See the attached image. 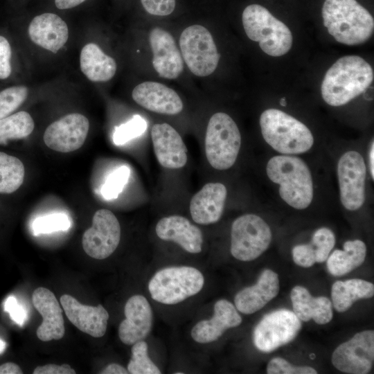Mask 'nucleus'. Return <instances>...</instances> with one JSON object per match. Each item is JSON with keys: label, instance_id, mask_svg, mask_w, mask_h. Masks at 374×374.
Returning <instances> with one entry per match:
<instances>
[{"label": "nucleus", "instance_id": "obj_8", "mask_svg": "<svg viewBox=\"0 0 374 374\" xmlns=\"http://www.w3.org/2000/svg\"><path fill=\"white\" fill-rule=\"evenodd\" d=\"M181 56L194 75L205 77L213 73L220 60V54L209 30L195 24L185 28L179 37Z\"/></svg>", "mask_w": 374, "mask_h": 374}, {"label": "nucleus", "instance_id": "obj_4", "mask_svg": "<svg viewBox=\"0 0 374 374\" xmlns=\"http://www.w3.org/2000/svg\"><path fill=\"white\" fill-rule=\"evenodd\" d=\"M260 126L265 141L281 154L303 153L313 145L314 137L309 128L281 110H265L260 116Z\"/></svg>", "mask_w": 374, "mask_h": 374}, {"label": "nucleus", "instance_id": "obj_11", "mask_svg": "<svg viewBox=\"0 0 374 374\" xmlns=\"http://www.w3.org/2000/svg\"><path fill=\"white\" fill-rule=\"evenodd\" d=\"M337 177L342 205L356 211L366 199V168L362 156L356 151L343 154L337 163Z\"/></svg>", "mask_w": 374, "mask_h": 374}, {"label": "nucleus", "instance_id": "obj_12", "mask_svg": "<svg viewBox=\"0 0 374 374\" xmlns=\"http://www.w3.org/2000/svg\"><path fill=\"white\" fill-rule=\"evenodd\" d=\"M121 226L115 215L102 208L93 215L92 226L82 235V244L90 257L103 260L112 255L118 246Z\"/></svg>", "mask_w": 374, "mask_h": 374}, {"label": "nucleus", "instance_id": "obj_37", "mask_svg": "<svg viewBox=\"0 0 374 374\" xmlns=\"http://www.w3.org/2000/svg\"><path fill=\"white\" fill-rule=\"evenodd\" d=\"M130 170L128 167L123 166L112 172L103 184L101 193L106 199H116L127 183Z\"/></svg>", "mask_w": 374, "mask_h": 374}, {"label": "nucleus", "instance_id": "obj_45", "mask_svg": "<svg viewBox=\"0 0 374 374\" xmlns=\"http://www.w3.org/2000/svg\"><path fill=\"white\" fill-rule=\"evenodd\" d=\"M100 373L103 374H127V370L120 364H110L107 365Z\"/></svg>", "mask_w": 374, "mask_h": 374}, {"label": "nucleus", "instance_id": "obj_23", "mask_svg": "<svg viewBox=\"0 0 374 374\" xmlns=\"http://www.w3.org/2000/svg\"><path fill=\"white\" fill-rule=\"evenodd\" d=\"M155 231L160 239L172 241L190 253L202 251L203 235L201 230L183 216L170 215L161 218L157 222Z\"/></svg>", "mask_w": 374, "mask_h": 374}, {"label": "nucleus", "instance_id": "obj_9", "mask_svg": "<svg viewBox=\"0 0 374 374\" xmlns=\"http://www.w3.org/2000/svg\"><path fill=\"white\" fill-rule=\"evenodd\" d=\"M271 231L260 217L245 214L236 218L231 231V253L241 261L255 260L269 246Z\"/></svg>", "mask_w": 374, "mask_h": 374}, {"label": "nucleus", "instance_id": "obj_7", "mask_svg": "<svg viewBox=\"0 0 374 374\" xmlns=\"http://www.w3.org/2000/svg\"><path fill=\"white\" fill-rule=\"evenodd\" d=\"M241 145L240 130L227 114H214L208 123L205 136V152L210 165L224 170L235 163Z\"/></svg>", "mask_w": 374, "mask_h": 374}, {"label": "nucleus", "instance_id": "obj_2", "mask_svg": "<svg viewBox=\"0 0 374 374\" xmlns=\"http://www.w3.org/2000/svg\"><path fill=\"white\" fill-rule=\"evenodd\" d=\"M321 14L324 26L339 43L359 45L373 35V17L356 0H325Z\"/></svg>", "mask_w": 374, "mask_h": 374}, {"label": "nucleus", "instance_id": "obj_21", "mask_svg": "<svg viewBox=\"0 0 374 374\" xmlns=\"http://www.w3.org/2000/svg\"><path fill=\"white\" fill-rule=\"evenodd\" d=\"M241 323L242 317L235 307L229 301L220 299L214 305L213 316L197 323L190 335L197 343H211L218 339L227 329L237 327Z\"/></svg>", "mask_w": 374, "mask_h": 374}, {"label": "nucleus", "instance_id": "obj_25", "mask_svg": "<svg viewBox=\"0 0 374 374\" xmlns=\"http://www.w3.org/2000/svg\"><path fill=\"white\" fill-rule=\"evenodd\" d=\"M28 34L35 44L55 53L67 42L69 29L66 22L58 15L43 13L31 21Z\"/></svg>", "mask_w": 374, "mask_h": 374}, {"label": "nucleus", "instance_id": "obj_34", "mask_svg": "<svg viewBox=\"0 0 374 374\" xmlns=\"http://www.w3.org/2000/svg\"><path fill=\"white\" fill-rule=\"evenodd\" d=\"M28 89L24 86H15L0 91V119L8 116L26 100Z\"/></svg>", "mask_w": 374, "mask_h": 374}, {"label": "nucleus", "instance_id": "obj_26", "mask_svg": "<svg viewBox=\"0 0 374 374\" xmlns=\"http://www.w3.org/2000/svg\"><path fill=\"white\" fill-rule=\"evenodd\" d=\"M293 312L303 321L313 319L319 325L329 323L332 319V304L325 296H312L304 287L295 286L290 293Z\"/></svg>", "mask_w": 374, "mask_h": 374}, {"label": "nucleus", "instance_id": "obj_22", "mask_svg": "<svg viewBox=\"0 0 374 374\" xmlns=\"http://www.w3.org/2000/svg\"><path fill=\"white\" fill-rule=\"evenodd\" d=\"M226 195L224 184L219 182L205 184L190 200V212L193 221L199 224L218 222L224 211Z\"/></svg>", "mask_w": 374, "mask_h": 374}, {"label": "nucleus", "instance_id": "obj_13", "mask_svg": "<svg viewBox=\"0 0 374 374\" xmlns=\"http://www.w3.org/2000/svg\"><path fill=\"white\" fill-rule=\"evenodd\" d=\"M374 360V332L365 330L341 344L332 353V364L339 371L349 374H366Z\"/></svg>", "mask_w": 374, "mask_h": 374}, {"label": "nucleus", "instance_id": "obj_31", "mask_svg": "<svg viewBox=\"0 0 374 374\" xmlns=\"http://www.w3.org/2000/svg\"><path fill=\"white\" fill-rule=\"evenodd\" d=\"M34 127L33 118L24 111L0 119V145H6L9 140L27 137L32 133Z\"/></svg>", "mask_w": 374, "mask_h": 374}, {"label": "nucleus", "instance_id": "obj_14", "mask_svg": "<svg viewBox=\"0 0 374 374\" xmlns=\"http://www.w3.org/2000/svg\"><path fill=\"white\" fill-rule=\"evenodd\" d=\"M89 121L79 113L69 114L54 121L46 129L43 139L47 147L60 152H71L84 144Z\"/></svg>", "mask_w": 374, "mask_h": 374}, {"label": "nucleus", "instance_id": "obj_1", "mask_svg": "<svg viewBox=\"0 0 374 374\" xmlns=\"http://www.w3.org/2000/svg\"><path fill=\"white\" fill-rule=\"evenodd\" d=\"M371 66L362 57L346 55L326 71L321 86L323 100L338 107L365 92L373 81Z\"/></svg>", "mask_w": 374, "mask_h": 374}, {"label": "nucleus", "instance_id": "obj_40", "mask_svg": "<svg viewBox=\"0 0 374 374\" xmlns=\"http://www.w3.org/2000/svg\"><path fill=\"white\" fill-rule=\"evenodd\" d=\"M294 262L303 267H310L316 262L315 252L311 244H299L292 250Z\"/></svg>", "mask_w": 374, "mask_h": 374}, {"label": "nucleus", "instance_id": "obj_42", "mask_svg": "<svg viewBox=\"0 0 374 374\" xmlns=\"http://www.w3.org/2000/svg\"><path fill=\"white\" fill-rule=\"evenodd\" d=\"M11 53L8 41L0 35V79H6L11 73Z\"/></svg>", "mask_w": 374, "mask_h": 374}, {"label": "nucleus", "instance_id": "obj_30", "mask_svg": "<svg viewBox=\"0 0 374 374\" xmlns=\"http://www.w3.org/2000/svg\"><path fill=\"white\" fill-rule=\"evenodd\" d=\"M25 168L21 161L0 152V193H14L22 185Z\"/></svg>", "mask_w": 374, "mask_h": 374}, {"label": "nucleus", "instance_id": "obj_3", "mask_svg": "<svg viewBox=\"0 0 374 374\" xmlns=\"http://www.w3.org/2000/svg\"><path fill=\"white\" fill-rule=\"evenodd\" d=\"M269 179L279 185L281 199L296 209H305L313 198V184L307 164L299 157L283 154L271 158L266 167Z\"/></svg>", "mask_w": 374, "mask_h": 374}, {"label": "nucleus", "instance_id": "obj_16", "mask_svg": "<svg viewBox=\"0 0 374 374\" xmlns=\"http://www.w3.org/2000/svg\"><path fill=\"white\" fill-rule=\"evenodd\" d=\"M125 319L118 327V337L126 345L143 340L150 332L153 314L150 305L142 295H134L126 302L124 308Z\"/></svg>", "mask_w": 374, "mask_h": 374}, {"label": "nucleus", "instance_id": "obj_17", "mask_svg": "<svg viewBox=\"0 0 374 374\" xmlns=\"http://www.w3.org/2000/svg\"><path fill=\"white\" fill-rule=\"evenodd\" d=\"M154 151L161 166L169 169L184 167L187 148L177 130L168 123L154 124L151 130Z\"/></svg>", "mask_w": 374, "mask_h": 374}, {"label": "nucleus", "instance_id": "obj_35", "mask_svg": "<svg viewBox=\"0 0 374 374\" xmlns=\"http://www.w3.org/2000/svg\"><path fill=\"white\" fill-rule=\"evenodd\" d=\"M67 215L63 213H54L39 217L33 223L35 235L51 233L59 231H66L70 227Z\"/></svg>", "mask_w": 374, "mask_h": 374}, {"label": "nucleus", "instance_id": "obj_46", "mask_svg": "<svg viewBox=\"0 0 374 374\" xmlns=\"http://www.w3.org/2000/svg\"><path fill=\"white\" fill-rule=\"evenodd\" d=\"M86 0H55V6L59 9L72 8L83 3Z\"/></svg>", "mask_w": 374, "mask_h": 374}, {"label": "nucleus", "instance_id": "obj_10", "mask_svg": "<svg viewBox=\"0 0 374 374\" xmlns=\"http://www.w3.org/2000/svg\"><path fill=\"white\" fill-rule=\"evenodd\" d=\"M301 328V320L287 309L265 315L253 332V342L258 350L270 353L292 341Z\"/></svg>", "mask_w": 374, "mask_h": 374}, {"label": "nucleus", "instance_id": "obj_48", "mask_svg": "<svg viewBox=\"0 0 374 374\" xmlns=\"http://www.w3.org/2000/svg\"><path fill=\"white\" fill-rule=\"evenodd\" d=\"M6 347V344L0 338V354L3 353Z\"/></svg>", "mask_w": 374, "mask_h": 374}, {"label": "nucleus", "instance_id": "obj_29", "mask_svg": "<svg viewBox=\"0 0 374 374\" xmlns=\"http://www.w3.org/2000/svg\"><path fill=\"white\" fill-rule=\"evenodd\" d=\"M366 247L360 240H348L344 244V250L335 249L327 258V268L335 276L345 275L364 262Z\"/></svg>", "mask_w": 374, "mask_h": 374}, {"label": "nucleus", "instance_id": "obj_6", "mask_svg": "<svg viewBox=\"0 0 374 374\" xmlns=\"http://www.w3.org/2000/svg\"><path fill=\"white\" fill-rule=\"evenodd\" d=\"M204 284V276L196 268L169 267L154 274L149 281L148 290L154 301L174 305L199 293Z\"/></svg>", "mask_w": 374, "mask_h": 374}, {"label": "nucleus", "instance_id": "obj_38", "mask_svg": "<svg viewBox=\"0 0 374 374\" xmlns=\"http://www.w3.org/2000/svg\"><path fill=\"white\" fill-rule=\"evenodd\" d=\"M268 374H316L317 371L310 366H293L281 357L271 359L267 366Z\"/></svg>", "mask_w": 374, "mask_h": 374}, {"label": "nucleus", "instance_id": "obj_27", "mask_svg": "<svg viewBox=\"0 0 374 374\" xmlns=\"http://www.w3.org/2000/svg\"><path fill=\"white\" fill-rule=\"evenodd\" d=\"M82 72L92 82H107L111 80L116 71V63L114 58L106 55L94 43L86 44L80 55Z\"/></svg>", "mask_w": 374, "mask_h": 374}, {"label": "nucleus", "instance_id": "obj_44", "mask_svg": "<svg viewBox=\"0 0 374 374\" xmlns=\"http://www.w3.org/2000/svg\"><path fill=\"white\" fill-rule=\"evenodd\" d=\"M21 368L12 362H7L0 366V374H21Z\"/></svg>", "mask_w": 374, "mask_h": 374}, {"label": "nucleus", "instance_id": "obj_24", "mask_svg": "<svg viewBox=\"0 0 374 374\" xmlns=\"http://www.w3.org/2000/svg\"><path fill=\"white\" fill-rule=\"evenodd\" d=\"M278 292V274L272 270L265 269L255 285L245 287L236 294L234 298L235 308L243 314H253L275 298Z\"/></svg>", "mask_w": 374, "mask_h": 374}, {"label": "nucleus", "instance_id": "obj_49", "mask_svg": "<svg viewBox=\"0 0 374 374\" xmlns=\"http://www.w3.org/2000/svg\"><path fill=\"white\" fill-rule=\"evenodd\" d=\"M280 104L281 106H283V107L286 106L287 102H286L285 98H282L280 100Z\"/></svg>", "mask_w": 374, "mask_h": 374}, {"label": "nucleus", "instance_id": "obj_5", "mask_svg": "<svg viewBox=\"0 0 374 374\" xmlns=\"http://www.w3.org/2000/svg\"><path fill=\"white\" fill-rule=\"evenodd\" d=\"M242 21L247 36L258 42L266 54L280 57L291 49V30L264 6L257 3L247 6L242 12Z\"/></svg>", "mask_w": 374, "mask_h": 374}, {"label": "nucleus", "instance_id": "obj_43", "mask_svg": "<svg viewBox=\"0 0 374 374\" xmlns=\"http://www.w3.org/2000/svg\"><path fill=\"white\" fill-rule=\"evenodd\" d=\"M33 373L34 374H74L75 371L69 364H49L37 366Z\"/></svg>", "mask_w": 374, "mask_h": 374}, {"label": "nucleus", "instance_id": "obj_32", "mask_svg": "<svg viewBox=\"0 0 374 374\" xmlns=\"http://www.w3.org/2000/svg\"><path fill=\"white\" fill-rule=\"evenodd\" d=\"M148 344L143 340L133 344L132 357L127 364V371L131 374H160L159 368L150 359Z\"/></svg>", "mask_w": 374, "mask_h": 374}, {"label": "nucleus", "instance_id": "obj_39", "mask_svg": "<svg viewBox=\"0 0 374 374\" xmlns=\"http://www.w3.org/2000/svg\"><path fill=\"white\" fill-rule=\"evenodd\" d=\"M147 12L155 16H167L175 8V0H141Z\"/></svg>", "mask_w": 374, "mask_h": 374}, {"label": "nucleus", "instance_id": "obj_15", "mask_svg": "<svg viewBox=\"0 0 374 374\" xmlns=\"http://www.w3.org/2000/svg\"><path fill=\"white\" fill-rule=\"evenodd\" d=\"M152 65L158 75L166 79L178 78L184 70V61L175 39L167 30L156 27L149 34Z\"/></svg>", "mask_w": 374, "mask_h": 374}, {"label": "nucleus", "instance_id": "obj_18", "mask_svg": "<svg viewBox=\"0 0 374 374\" xmlns=\"http://www.w3.org/2000/svg\"><path fill=\"white\" fill-rule=\"evenodd\" d=\"M60 303L69 320L80 331L96 338L104 336L109 314L103 305H83L69 294L60 297Z\"/></svg>", "mask_w": 374, "mask_h": 374}, {"label": "nucleus", "instance_id": "obj_33", "mask_svg": "<svg viewBox=\"0 0 374 374\" xmlns=\"http://www.w3.org/2000/svg\"><path fill=\"white\" fill-rule=\"evenodd\" d=\"M147 128L145 120L136 114L127 122L115 127L113 141L116 145H123L142 135Z\"/></svg>", "mask_w": 374, "mask_h": 374}, {"label": "nucleus", "instance_id": "obj_41", "mask_svg": "<svg viewBox=\"0 0 374 374\" xmlns=\"http://www.w3.org/2000/svg\"><path fill=\"white\" fill-rule=\"evenodd\" d=\"M4 311L8 312L11 319L19 326H22L26 319V312L24 307L19 304L15 296H8L4 302Z\"/></svg>", "mask_w": 374, "mask_h": 374}, {"label": "nucleus", "instance_id": "obj_28", "mask_svg": "<svg viewBox=\"0 0 374 374\" xmlns=\"http://www.w3.org/2000/svg\"><path fill=\"white\" fill-rule=\"evenodd\" d=\"M373 295L374 285L359 278L337 280L331 288L332 304L339 312L348 310L356 301L369 299Z\"/></svg>", "mask_w": 374, "mask_h": 374}, {"label": "nucleus", "instance_id": "obj_19", "mask_svg": "<svg viewBox=\"0 0 374 374\" xmlns=\"http://www.w3.org/2000/svg\"><path fill=\"white\" fill-rule=\"evenodd\" d=\"M132 96L142 107L158 114L175 115L183 109V103L177 93L159 82H143L134 88Z\"/></svg>", "mask_w": 374, "mask_h": 374}, {"label": "nucleus", "instance_id": "obj_36", "mask_svg": "<svg viewBox=\"0 0 374 374\" xmlns=\"http://www.w3.org/2000/svg\"><path fill=\"white\" fill-rule=\"evenodd\" d=\"M310 244L315 252L316 262H323L335 246V237L330 229L322 227L314 233Z\"/></svg>", "mask_w": 374, "mask_h": 374}, {"label": "nucleus", "instance_id": "obj_20", "mask_svg": "<svg viewBox=\"0 0 374 374\" xmlns=\"http://www.w3.org/2000/svg\"><path fill=\"white\" fill-rule=\"evenodd\" d=\"M34 307L42 317V322L36 331L42 341L58 340L64 335L62 310L54 294L47 288L38 287L32 295Z\"/></svg>", "mask_w": 374, "mask_h": 374}, {"label": "nucleus", "instance_id": "obj_47", "mask_svg": "<svg viewBox=\"0 0 374 374\" xmlns=\"http://www.w3.org/2000/svg\"><path fill=\"white\" fill-rule=\"evenodd\" d=\"M374 143L373 141L371 143L370 152H369V168L372 179H374V164H373V156H374Z\"/></svg>", "mask_w": 374, "mask_h": 374}]
</instances>
